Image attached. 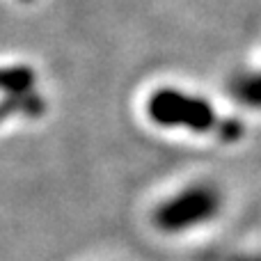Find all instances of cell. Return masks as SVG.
Instances as JSON below:
<instances>
[{"mask_svg":"<svg viewBox=\"0 0 261 261\" xmlns=\"http://www.w3.org/2000/svg\"><path fill=\"white\" fill-rule=\"evenodd\" d=\"M149 115L161 126H179L193 130H208L216 124L213 108L199 96L179 90H161L149 101Z\"/></svg>","mask_w":261,"mask_h":261,"instance_id":"obj_1","label":"cell"},{"mask_svg":"<svg viewBox=\"0 0 261 261\" xmlns=\"http://www.w3.org/2000/svg\"><path fill=\"white\" fill-rule=\"evenodd\" d=\"M218 197L211 188H188L181 195H174L167 199L161 208L156 211V225L165 231H181L188 227L204 222L216 213Z\"/></svg>","mask_w":261,"mask_h":261,"instance_id":"obj_2","label":"cell"},{"mask_svg":"<svg viewBox=\"0 0 261 261\" xmlns=\"http://www.w3.org/2000/svg\"><path fill=\"white\" fill-rule=\"evenodd\" d=\"M28 85H32V71L23 67H9V69H0V90H12V92H21Z\"/></svg>","mask_w":261,"mask_h":261,"instance_id":"obj_3","label":"cell"}]
</instances>
